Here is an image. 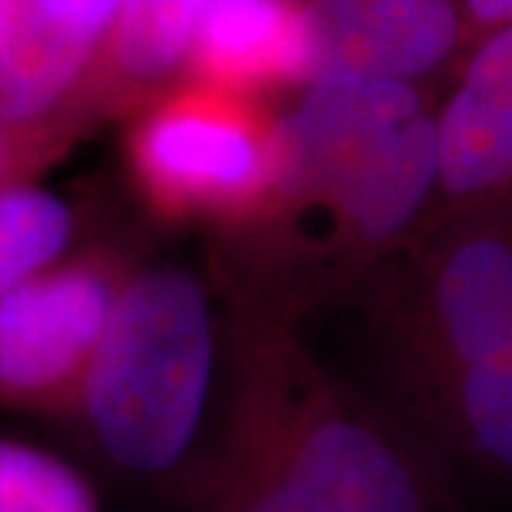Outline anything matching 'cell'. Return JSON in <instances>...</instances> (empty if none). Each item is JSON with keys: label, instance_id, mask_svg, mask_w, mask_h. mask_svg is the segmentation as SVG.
Returning <instances> with one entry per match:
<instances>
[{"label": "cell", "instance_id": "cell-1", "mask_svg": "<svg viewBox=\"0 0 512 512\" xmlns=\"http://www.w3.org/2000/svg\"><path fill=\"white\" fill-rule=\"evenodd\" d=\"M211 373V322L200 285L148 274L117 293L83 382L106 456L131 473L171 470L200 424Z\"/></svg>", "mask_w": 512, "mask_h": 512}, {"label": "cell", "instance_id": "cell-2", "mask_svg": "<svg viewBox=\"0 0 512 512\" xmlns=\"http://www.w3.org/2000/svg\"><path fill=\"white\" fill-rule=\"evenodd\" d=\"M274 165L365 237H390L439 185V114L410 83H313L279 128Z\"/></svg>", "mask_w": 512, "mask_h": 512}, {"label": "cell", "instance_id": "cell-3", "mask_svg": "<svg viewBox=\"0 0 512 512\" xmlns=\"http://www.w3.org/2000/svg\"><path fill=\"white\" fill-rule=\"evenodd\" d=\"M419 467L359 424L311 430L279 467L262 473L231 512H439Z\"/></svg>", "mask_w": 512, "mask_h": 512}, {"label": "cell", "instance_id": "cell-4", "mask_svg": "<svg viewBox=\"0 0 512 512\" xmlns=\"http://www.w3.org/2000/svg\"><path fill=\"white\" fill-rule=\"evenodd\" d=\"M114 299L92 265L49 268L0 299V399L43 402L86 382Z\"/></svg>", "mask_w": 512, "mask_h": 512}, {"label": "cell", "instance_id": "cell-5", "mask_svg": "<svg viewBox=\"0 0 512 512\" xmlns=\"http://www.w3.org/2000/svg\"><path fill=\"white\" fill-rule=\"evenodd\" d=\"M461 40L456 0H313L305 9V77L313 83H410Z\"/></svg>", "mask_w": 512, "mask_h": 512}, {"label": "cell", "instance_id": "cell-6", "mask_svg": "<svg viewBox=\"0 0 512 512\" xmlns=\"http://www.w3.org/2000/svg\"><path fill=\"white\" fill-rule=\"evenodd\" d=\"M439 185L456 202L512 197V26L478 43L441 109Z\"/></svg>", "mask_w": 512, "mask_h": 512}, {"label": "cell", "instance_id": "cell-7", "mask_svg": "<svg viewBox=\"0 0 512 512\" xmlns=\"http://www.w3.org/2000/svg\"><path fill=\"white\" fill-rule=\"evenodd\" d=\"M137 165L154 185L188 200H228L248 194L274 165L242 117L217 106L183 103L148 120L137 137Z\"/></svg>", "mask_w": 512, "mask_h": 512}, {"label": "cell", "instance_id": "cell-8", "mask_svg": "<svg viewBox=\"0 0 512 512\" xmlns=\"http://www.w3.org/2000/svg\"><path fill=\"white\" fill-rule=\"evenodd\" d=\"M191 49L202 72L234 86L305 77V9L293 0H208Z\"/></svg>", "mask_w": 512, "mask_h": 512}, {"label": "cell", "instance_id": "cell-9", "mask_svg": "<svg viewBox=\"0 0 512 512\" xmlns=\"http://www.w3.org/2000/svg\"><path fill=\"white\" fill-rule=\"evenodd\" d=\"M94 55L29 0H0V123L35 126L72 92Z\"/></svg>", "mask_w": 512, "mask_h": 512}, {"label": "cell", "instance_id": "cell-10", "mask_svg": "<svg viewBox=\"0 0 512 512\" xmlns=\"http://www.w3.org/2000/svg\"><path fill=\"white\" fill-rule=\"evenodd\" d=\"M72 237L69 205L32 185L0 188V299L52 268Z\"/></svg>", "mask_w": 512, "mask_h": 512}, {"label": "cell", "instance_id": "cell-11", "mask_svg": "<svg viewBox=\"0 0 512 512\" xmlns=\"http://www.w3.org/2000/svg\"><path fill=\"white\" fill-rule=\"evenodd\" d=\"M456 407L467 447L512 481V333L493 353L458 370Z\"/></svg>", "mask_w": 512, "mask_h": 512}, {"label": "cell", "instance_id": "cell-12", "mask_svg": "<svg viewBox=\"0 0 512 512\" xmlns=\"http://www.w3.org/2000/svg\"><path fill=\"white\" fill-rule=\"evenodd\" d=\"M208 0H128L114 23V55L137 80L165 74L191 49Z\"/></svg>", "mask_w": 512, "mask_h": 512}, {"label": "cell", "instance_id": "cell-13", "mask_svg": "<svg viewBox=\"0 0 512 512\" xmlns=\"http://www.w3.org/2000/svg\"><path fill=\"white\" fill-rule=\"evenodd\" d=\"M0 512H100L89 481L32 444L0 439Z\"/></svg>", "mask_w": 512, "mask_h": 512}, {"label": "cell", "instance_id": "cell-14", "mask_svg": "<svg viewBox=\"0 0 512 512\" xmlns=\"http://www.w3.org/2000/svg\"><path fill=\"white\" fill-rule=\"evenodd\" d=\"M46 20H52L63 32L80 37L86 43H97L114 29L123 15L128 0H29Z\"/></svg>", "mask_w": 512, "mask_h": 512}, {"label": "cell", "instance_id": "cell-15", "mask_svg": "<svg viewBox=\"0 0 512 512\" xmlns=\"http://www.w3.org/2000/svg\"><path fill=\"white\" fill-rule=\"evenodd\" d=\"M467 18L487 26V35L512 26V0H464Z\"/></svg>", "mask_w": 512, "mask_h": 512}, {"label": "cell", "instance_id": "cell-16", "mask_svg": "<svg viewBox=\"0 0 512 512\" xmlns=\"http://www.w3.org/2000/svg\"><path fill=\"white\" fill-rule=\"evenodd\" d=\"M26 126H6L0 123V188L15 183H6L9 171H12V163H15V131Z\"/></svg>", "mask_w": 512, "mask_h": 512}]
</instances>
